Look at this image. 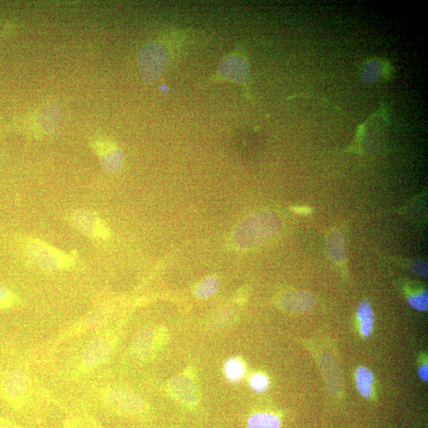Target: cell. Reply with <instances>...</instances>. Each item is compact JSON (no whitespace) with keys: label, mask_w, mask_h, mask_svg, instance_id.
<instances>
[{"label":"cell","mask_w":428,"mask_h":428,"mask_svg":"<svg viewBox=\"0 0 428 428\" xmlns=\"http://www.w3.org/2000/svg\"><path fill=\"white\" fill-rule=\"evenodd\" d=\"M113 347L111 335L99 333L93 337L83 349L80 363L81 373H89L110 359Z\"/></svg>","instance_id":"cell-5"},{"label":"cell","mask_w":428,"mask_h":428,"mask_svg":"<svg viewBox=\"0 0 428 428\" xmlns=\"http://www.w3.org/2000/svg\"><path fill=\"white\" fill-rule=\"evenodd\" d=\"M412 270L420 276H427V264L425 261H416L412 263Z\"/></svg>","instance_id":"cell-22"},{"label":"cell","mask_w":428,"mask_h":428,"mask_svg":"<svg viewBox=\"0 0 428 428\" xmlns=\"http://www.w3.org/2000/svg\"><path fill=\"white\" fill-rule=\"evenodd\" d=\"M0 428H25L23 426H21L16 423H14V421L0 417Z\"/></svg>","instance_id":"cell-23"},{"label":"cell","mask_w":428,"mask_h":428,"mask_svg":"<svg viewBox=\"0 0 428 428\" xmlns=\"http://www.w3.org/2000/svg\"><path fill=\"white\" fill-rule=\"evenodd\" d=\"M100 164L106 173H114L123 167L124 154L117 146L106 141H98L94 146Z\"/></svg>","instance_id":"cell-10"},{"label":"cell","mask_w":428,"mask_h":428,"mask_svg":"<svg viewBox=\"0 0 428 428\" xmlns=\"http://www.w3.org/2000/svg\"><path fill=\"white\" fill-rule=\"evenodd\" d=\"M357 317L360 321L362 335L363 337H369L374 323V310L370 302L364 301L360 304L357 310Z\"/></svg>","instance_id":"cell-14"},{"label":"cell","mask_w":428,"mask_h":428,"mask_svg":"<svg viewBox=\"0 0 428 428\" xmlns=\"http://www.w3.org/2000/svg\"><path fill=\"white\" fill-rule=\"evenodd\" d=\"M419 376L424 382H427L428 379V368L427 364H423L419 369Z\"/></svg>","instance_id":"cell-24"},{"label":"cell","mask_w":428,"mask_h":428,"mask_svg":"<svg viewBox=\"0 0 428 428\" xmlns=\"http://www.w3.org/2000/svg\"><path fill=\"white\" fill-rule=\"evenodd\" d=\"M225 374L228 381L240 382L245 374L244 362L237 358L228 360L225 365Z\"/></svg>","instance_id":"cell-18"},{"label":"cell","mask_w":428,"mask_h":428,"mask_svg":"<svg viewBox=\"0 0 428 428\" xmlns=\"http://www.w3.org/2000/svg\"><path fill=\"white\" fill-rule=\"evenodd\" d=\"M29 259L39 268L46 270H63L73 268V255L67 254L40 239H29L26 244Z\"/></svg>","instance_id":"cell-3"},{"label":"cell","mask_w":428,"mask_h":428,"mask_svg":"<svg viewBox=\"0 0 428 428\" xmlns=\"http://www.w3.org/2000/svg\"><path fill=\"white\" fill-rule=\"evenodd\" d=\"M280 417L270 412H257L249 418L248 428H281Z\"/></svg>","instance_id":"cell-16"},{"label":"cell","mask_w":428,"mask_h":428,"mask_svg":"<svg viewBox=\"0 0 428 428\" xmlns=\"http://www.w3.org/2000/svg\"><path fill=\"white\" fill-rule=\"evenodd\" d=\"M280 219L271 212L255 214L245 221L235 232L233 243L239 249L261 245L280 230Z\"/></svg>","instance_id":"cell-1"},{"label":"cell","mask_w":428,"mask_h":428,"mask_svg":"<svg viewBox=\"0 0 428 428\" xmlns=\"http://www.w3.org/2000/svg\"><path fill=\"white\" fill-rule=\"evenodd\" d=\"M219 288L218 277L210 276L200 282L195 290V295L199 299H206L213 296Z\"/></svg>","instance_id":"cell-17"},{"label":"cell","mask_w":428,"mask_h":428,"mask_svg":"<svg viewBox=\"0 0 428 428\" xmlns=\"http://www.w3.org/2000/svg\"><path fill=\"white\" fill-rule=\"evenodd\" d=\"M89 428H102V427L94 424V425L91 426Z\"/></svg>","instance_id":"cell-26"},{"label":"cell","mask_w":428,"mask_h":428,"mask_svg":"<svg viewBox=\"0 0 428 428\" xmlns=\"http://www.w3.org/2000/svg\"><path fill=\"white\" fill-rule=\"evenodd\" d=\"M30 372L24 367H16L4 375L0 381V394L4 401L16 410H21L32 395Z\"/></svg>","instance_id":"cell-2"},{"label":"cell","mask_w":428,"mask_h":428,"mask_svg":"<svg viewBox=\"0 0 428 428\" xmlns=\"http://www.w3.org/2000/svg\"><path fill=\"white\" fill-rule=\"evenodd\" d=\"M168 55L165 49L156 43H149L143 47L138 55L140 73L148 83L158 78L167 66Z\"/></svg>","instance_id":"cell-6"},{"label":"cell","mask_w":428,"mask_h":428,"mask_svg":"<svg viewBox=\"0 0 428 428\" xmlns=\"http://www.w3.org/2000/svg\"><path fill=\"white\" fill-rule=\"evenodd\" d=\"M292 210L299 214H308L311 212V209L305 206H296Z\"/></svg>","instance_id":"cell-25"},{"label":"cell","mask_w":428,"mask_h":428,"mask_svg":"<svg viewBox=\"0 0 428 428\" xmlns=\"http://www.w3.org/2000/svg\"><path fill=\"white\" fill-rule=\"evenodd\" d=\"M315 302L313 297L305 292H297L285 296L282 301L284 309L290 311L310 310Z\"/></svg>","instance_id":"cell-13"},{"label":"cell","mask_w":428,"mask_h":428,"mask_svg":"<svg viewBox=\"0 0 428 428\" xmlns=\"http://www.w3.org/2000/svg\"><path fill=\"white\" fill-rule=\"evenodd\" d=\"M269 385L268 378L263 374H255L250 380V387L257 392L265 391Z\"/></svg>","instance_id":"cell-21"},{"label":"cell","mask_w":428,"mask_h":428,"mask_svg":"<svg viewBox=\"0 0 428 428\" xmlns=\"http://www.w3.org/2000/svg\"><path fill=\"white\" fill-rule=\"evenodd\" d=\"M168 389L174 397L184 404H194L198 402L197 385L188 374H183L171 378Z\"/></svg>","instance_id":"cell-9"},{"label":"cell","mask_w":428,"mask_h":428,"mask_svg":"<svg viewBox=\"0 0 428 428\" xmlns=\"http://www.w3.org/2000/svg\"><path fill=\"white\" fill-rule=\"evenodd\" d=\"M20 302V299L16 292L0 285V310L13 309Z\"/></svg>","instance_id":"cell-19"},{"label":"cell","mask_w":428,"mask_h":428,"mask_svg":"<svg viewBox=\"0 0 428 428\" xmlns=\"http://www.w3.org/2000/svg\"><path fill=\"white\" fill-rule=\"evenodd\" d=\"M220 73L228 81L239 83L245 81L248 74L245 62L235 56L221 63Z\"/></svg>","instance_id":"cell-11"},{"label":"cell","mask_w":428,"mask_h":428,"mask_svg":"<svg viewBox=\"0 0 428 428\" xmlns=\"http://www.w3.org/2000/svg\"><path fill=\"white\" fill-rule=\"evenodd\" d=\"M356 385L360 394L364 398L369 399L372 395V387L374 383V374L365 367H360L356 370Z\"/></svg>","instance_id":"cell-15"},{"label":"cell","mask_w":428,"mask_h":428,"mask_svg":"<svg viewBox=\"0 0 428 428\" xmlns=\"http://www.w3.org/2000/svg\"><path fill=\"white\" fill-rule=\"evenodd\" d=\"M408 302L413 309L419 311H427L428 308L427 291L417 292L408 297Z\"/></svg>","instance_id":"cell-20"},{"label":"cell","mask_w":428,"mask_h":428,"mask_svg":"<svg viewBox=\"0 0 428 428\" xmlns=\"http://www.w3.org/2000/svg\"><path fill=\"white\" fill-rule=\"evenodd\" d=\"M160 332L154 327H146L135 335L131 353L135 358L145 360L155 353L160 344Z\"/></svg>","instance_id":"cell-8"},{"label":"cell","mask_w":428,"mask_h":428,"mask_svg":"<svg viewBox=\"0 0 428 428\" xmlns=\"http://www.w3.org/2000/svg\"><path fill=\"white\" fill-rule=\"evenodd\" d=\"M102 401L107 408L121 415L137 416L146 409L144 399L121 387L106 389L102 394Z\"/></svg>","instance_id":"cell-4"},{"label":"cell","mask_w":428,"mask_h":428,"mask_svg":"<svg viewBox=\"0 0 428 428\" xmlns=\"http://www.w3.org/2000/svg\"><path fill=\"white\" fill-rule=\"evenodd\" d=\"M327 251L335 262H342L347 254V241L344 233L340 230L332 231L328 237Z\"/></svg>","instance_id":"cell-12"},{"label":"cell","mask_w":428,"mask_h":428,"mask_svg":"<svg viewBox=\"0 0 428 428\" xmlns=\"http://www.w3.org/2000/svg\"><path fill=\"white\" fill-rule=\"evenodd\" d=\"M71 223L78 232L94 239H109L110 228L96 213L87 210H78L71 214Z\"/></svg>","instance_id":"cell-7"}]
</instances>
